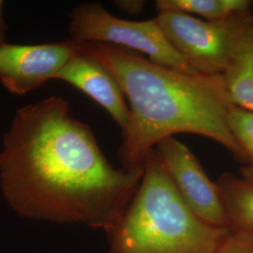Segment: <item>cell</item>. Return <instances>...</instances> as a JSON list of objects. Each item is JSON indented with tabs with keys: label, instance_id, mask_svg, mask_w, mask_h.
Listing matches in <instances>:
<instances>
[{
	"label": "cell",
	"instance_id": "obj_15",
	"mask_svg": "<svg viewBox=\"0 0 253 253\" xmlns=\"http://www.w3.org/2000/svg\"><path fill=\"white\" fill-rule=\"evenodd\" d=\"M3 6L4 2L0 0V44L6 42V35H7V25L5 23L3 16Z\"/></svg>",
	"mask_w": 253,
	"mask_h": 253
},
{
	"label": "cell",
	"instance_id": "obj_9",
	"mask_svg": "<svg viewBox=\"0 0 253 253\" xmlns=\"http://www.w3.org/2000/svg\"><path fill=\"white\" fill-rule=\"evenodd\" d=\"M222 77L235 107L253 112V13L236 39Z\"/></svg>",
	"mask_w": 253,
	"mask_h": 253
},
{
	"label": "cell",
	"instance_id": "obj_2",
	"mask_svg": "<svg viewBox=\"0 0 253 253\" xmlns=\"http://www.w3.org/2000/svg\"><path fill=\"white\" fill-rule=\"evenodd\" d=\"M81 43L114 76L128 100V122L118 151L123 169L143 170L156 145L176 133L212 139L244 164L229 126L235 105L222 75L180 73L118 46Z\"/></svg>",
	"mask_w": 253,
	"mask_h": 253
},
{
	"label": "cell",
	"instance_id": "obj_11",
	"mask_svg": "<svg viewBox=\"0 0 253 253\" xmlns=\"http://www.w3.org/2000/svg\"><path fill=\"white\" fill-rule=\"evenodd\" d=\"M251 0H157L156 9L160 12L174 11L197 14L209 22L221 21L237 12L252 10Z\"/></svg>",
	"mask_w": 253,
	"mask_h": 253
},
{
	"label": "cell",
	"instance_id": "obj_7",
	"mask_svg": "<svg viewBox=\"0 0 253 253\" xmlns=\"http://www.w3.org/2000/svg\"><path fill=\"white\" fill-rule=\"evenodd\" d=\"M80 48L73 40L42 44H0V82L9 93L24 96L55 80Z\"/></svg>",
	"mask_w": 253,
	"mask_h": 253
},
{
	"label": "cell",
	"instance_id": "obj_6",
	"mask_svg": "<svg viewBox=\"0 0 253 253\" xmlns=\"http://www.w3.org/2000/svg\"><path fill=\"white\" fill-rule=\"evenodd\" d=\"M155 149L188 207L208 224L228 228L226 212L217 184L209 179L190 148L171 136L161 141Z\"/></svg>",
	"mask_w": 253,
	"mask_h": 253
},
{
	"label": "cell",
	"instance_id": "obj_13",
	"mask_svg": "<svg viewBox=\"0 0 253 253\" xmlns=\"http://www.w3.org/2000/svg\"><path fill=\"white\" fill-rule=\"evenodd\" d=\"M216 253H253V234L231 232Z\"/></svg>",
	"mask_w": 253,
	"mask_h": 253
},
{
	"label": "cell",
	"instance_id": "obj_4",
	"mask_svg": "<svg viewBox=\"0 0 253 253\" xmlns=\"http://www.w3.org/2000/svg\"><path fill=\"white\" fill-rule=\"evenodd\" d=\"M70 39L134 50L160 66L180 73L199 74L169 42L156 18L129 21L110 13L97 2L81 3L70 11Z\"/></svg>",
	"mask_w": 253,
	"mask_h": 253
},
{
	"label": "cell",
	"instance_id": "obj_10",
	"mask_svg": "<svg viewBox=\"0 0 253 253\" xmlns=\"http://www.w3.org/2000/svg\"><path fill=\"white\" fill-rule=\"evenodd\" d=\"M216 184L225 208L229 230L253 234V183L224 172Z\"/></svg>",
	"mask_w": 253,
	"mask_h": 253
},
{
	"label": "cell",
	"instance_id": "obj_12",
	"mask_svg": "<svg viewBox=\"0 0 253 253\" xmlns=\"http://www.w3.org/2000/svg\"><path fill=\"white\" fill-rule=\"evenodd\" d=\"M228 122L244 154V165L240 168L242 178L253 183V112L235 106L229 114Z\"/></svg>",
	"mask_w": 253,
	"mask_h": 253
},
{
	"label": "cell",
	"instance_id": "obj_8",
	"mask_svg": "<svg viewBox=\"0 0 253 253\" xmlns=\"http://www.w3.org/2000/svg\"><path fill=\"white\" fill-rule=\"evenodd\" d=\"M55 80L66 82L90 97L115 120L121 133L126 129L129 110L123 91L108 70L87 53L81 42L79 50L56 75Z\"/></svg>",
	"mask_w": 253,
	"mask_h": 253
},
{
	"label": "cell",
	"instance_id": "obj_5",
	"mask_svg": "<svg viewBox=\"0 0 253 253\" xmlns=\"http://www.w3.org/2000/svg\"><path fill=\"white\" fill-rule=\"evenodd\" d=\"M253 9L209 22L190 14L166 11L155 17L172 47L202 75H222L236 39L251 18Z\"/></svg>",
	"mask_w": 253,
	"mask_h": 253
},
{
	"label": "cell",
	"instance_id": "obj_3",
	"mask_svg": "<svg viewBox=\"0 0 253 253\" xmlns=\"http://www.w3.org/2000/svg\"><path fill=\"white\" fill-rule=\"evenodd\" d=\"M230 233L188 207L154 148L135 195L106 234L108 253H216Z\"/></svg>",
	"mask_w": 253,
	"mask_h": 253
},
{
	"label": "cell",
	"instance_id": "obj_14",
	"mask_svg": "<svg viewBox=\"0 0 253 253\" xmlns=\"http://www.w3.org/2000/svg\"><path fill=\"white\" fill-rule=\"evenodd\" d=\"M114 3L122 12L136 16L144 11L146 2L144 0H117Z\"/></svg>",
	"mask_w": 253,
	"mask_h": 253
},
{
	"label": "cell",
	"instance_id": "obj_1",
	"mask_svg": "<svg viewBox=\"0 0 253 253\" xmlns=\"http://www.w3.org/2000/svg\"><path fill=\"white\" fill-rule=\"evenodd\" d=\"M144 170L115 168L90 126L52 96L19 108L2 140L0 189L18 216L106 233L122 216Z\"/></svg>",
	"mask_w": 253,
	"mask_h": 253
}]
</instances>
